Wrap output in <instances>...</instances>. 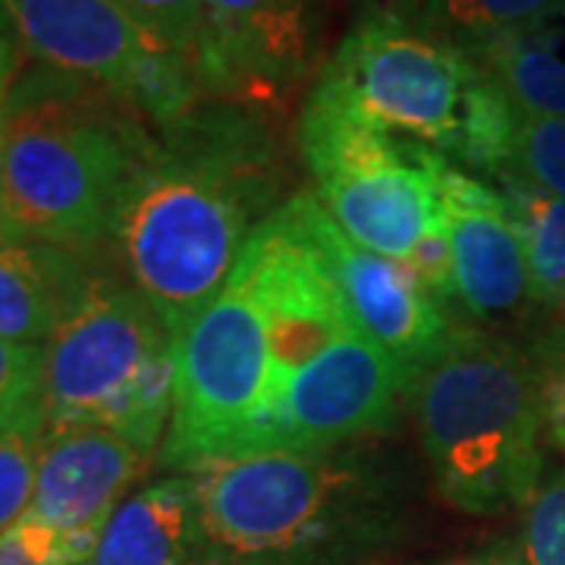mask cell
I'll use <instances>...</instances> for the list:
<instances>
[{
  "mask_svg": "<svg viewBox=\"0 0 565 565\" xmlns=\"http://www.w3.org/2000/svg\"><path fill=\"white\" fill-rule=\"evenodd\" d=\"M452 296L487 323L512 321L534 308L525 245L503 192L449 163L444 180Z\"/></svg>",
  "mask_w": 565,
  "mask_h": 565,
  "instance_id": "12",
  "label": "cell"
},
{
  "mask_svg": "<svg viewBox=\"0 0 565 565\" xmlns=\"http://www.w3.org/2000/svg\"><path fill=\"white\" fill-rule=\"evenodd\" d=\"M173 343L177 337L141 292L104 282L98 296L44 343L47 430L104 427L145 367Z\"/></svg>",
  "mask_w": 565,
  "mask_h": 565,
  "instance_id": "8",
  "label": "cell"
},
{
  "mask_svg": "<svg viewBox=\"0 0 565 565\" xmlns=\"http://www.w3.org/2000/svg\"><path fill=\"white\" fill-rule=\"evenodd\" d=\"M412 377L359 327L343 333L289 381L274 449L323 452L393 422Z\"/></svg>",
  "mask_w": 565,
  "mask_h": 565,
  "instance_id": "11",
  "label": "cell"
},
{
  "mask_svg": "<svg viewBox=\"0 0 565 565\" xmlns=\"http://www.w3.org/2000/svg\"><path fill=\"white\" fill-rule=\"evenodd\" d=\"M559 10L565 0H427V29L468 51Z\"/></svg>",
  "mask_w": 565,
  "mask_h": 565,
  "instance_id": "19",
  "label": "cell"
},
{
  "mask_svg": "<svg viewBox=\"0 0 565 565\" xmlns=\"http://www.w3.org/2000/svg\"><path fill=\"white\" fill-rule=\"evenodd\" d=\"M323 95L377 129L503 177L519 107L471 54L427 25L367 13L315 82Z\"/></svg>",
  "mask_w": 565,
  "mask_h": 565,
  "instance_id": "4",
  "label": "cell"
},
{
  "mask_svg": "<svg viewBox=\"0 0 565 565\" xmlns=\"http://www.w3.org/2000/svg\"><path fill=\"white\" fill-rule=\"evenodd\" d=\"M462 565H525V556L515 553V550H509V546H497V550H487V553H481V556H475V559H468Z\"/></svg>",
  "mask_w": 565,
  "mask_h": 565,
  "instance_id": "27",
  "label": "cell"
},
{
  "mask_svg": "<svg viewBox=\"0 0 565 565\" xmlns=\"http://www.w3.org/2000/svg\"><path fill=\"white\" fill-rule=\"evenodd\" d=\"M299 148L318 202L355 245L412 262L446 230L440 151L371 126L321 88L305 102Z\"/></svg>",
  "mask_w": 565,
  "mask_h": 565,
  "instance_id": "5",
  "label": "cell"
},
{
  "mask_svg": "<svg viewBox=\"0 0 565 565\" xmlns=\"http://www.w3.org/2000/svg\"><path fill=\"white\" fill-rule=\"evenodd\" d=\"M151 452L102 424L44 430L29 515L57 534L102 537L126 493L148 475Z\"/></svg>",
  "mask_w": 565,
  "mask_h": 565,
  "instance_id": "13",
  "label": "cell"
},
{
  "mask_svg": "<svg viewBox=\"0 0 565 565\" xmlns=\"http://www.w3.org/2000/svg\"><path fill=\"white\" fill-rule=\"evenodd\" d=\"M500 192L515 217L519 236L525 245L534 308L553 315L556 323L565 321V199L544 189L500 177Z\"/></svg>",
  "mask_w": 565,
  "mask_h": 565,
  "instance_id": "18",
  "label": "cell"
},
{
  "mask_svg": "<svg viewBox=\"0 0 565 565\" xmlns=\"http://www.w3.org/2000/svg\"><path fill=\"white\" fill-rule=\"evenodd\" d=\"M503 177H519L550 195L565 199V120L519 110Z\"/></svg>",
  "mask_w": 565,
  "mask_h": 565,
  "instance_id": "20",
  "label": "cell"
},
{
  "mask_svg": "<svg viewBox=\"0 0 565 565\" xmlns=\"http://www.w3.org/2000/svg\"><path fill=\"white\" fill-rule=\"evenodd\" d=\"M202 537L189 475L126 497L104 527L92 565H185Z\"/></svg>",
  "mask_w": 565,
  "mask_h": 565,
  "instance_id": "16",
  "label": "cell"
},
{
  "mask_svg": "<svg viewBox=\"0 0 565 565\" xmlns=\"http://www.w3.org/2000/svg\"><path fill=\"white\" fill-rule=\"evenodd\" d=\"M202 537L236 556L296 553L330 531L349 475L323 452L264 449L189 471Z\"/></svg>",
  "mask_w": 565,
  "mask_h": 565,
  "instance_id": "7",
  "label": "cell"
},
{
  "mask_svg": "<svg viewBox=\"0 0 565 565\" xmlns=\"http://www.w3.org/2000/svg\"><path fill=\"white\" fill-rule=\"evenodd\" d=\"M318 54V0H204L192 66L204 98L274 104L311 76Z\"/></svg>",
  "mask_w": 565,
  "mask_h": 565,
  "instance_id": "10",
  "label": "cell"
},
{
  "mask_svg": "<svg viewBox=\"0 0 565 565\" xmlns=\"http://www.w3.org/2000/svg\"><path fill=\"white\" fill-rule=\"evenodd\" d=\"M522 114L565 120V10L468 47Z\"/></svg>",
  "mask_w": 565,
  "mask_h": 565,
  "instance_id": "17",
  "label": "cell"
},
{
  "mask_svg": "<svg viewBox=\"0 0 565 565\" xmlns=\"http://www.w3.org/2000/svg\"><path fill=\"white\" fill-rule=\"evenodd\" d=\"M282 211L321 255L359 330L403 364L415 384L456 330L446 321L444 302L408 262L384 258L352 243L315 192L289 195Z\"/></svg>",
  "mask_w": 565,
  "mask_h": 565,
  "instance_id": "9",
  "label": "cell"
},
{
  "mask_svg": "<svg viewBox=\"0 0 565 565\" xmlns=\"http://www.w3.org/2000/svg\"><path fill=\"white\" fill-rule=\"evenodd\" d=\"M151 129L102 82L20 73L0 122V239L79 258L114 245L126 192L158 148Z\"/></svg>",
  "mask_w": 565,
  "mask_h": 565,
  "instance_id": "2",
  "label": "cell"
},
{
  "mask_svg": "<svg viewBox=\"0 0 565 565\" xmlns=\"http://www.w3.org/2000/svg\"><path fill=\"white\" fill-rule=\"evenodd\" d=\"M0 13L41 66L102 82L117 95L163 47L117 0H0Z\"/></svg>",
  "mask_w": 565,
  "mask_h": 565,
  "instance_id": "14",
  "label": "cell"
},
{
  "mask_svg": "<svg viewBox=\"0 0 565 565\" xmlns=\"http://www.w3.org/2000/svg\"><path fill=\"white\" fill-rule=\"evenodd\" d=\"M252 104L202 102L158 129L151 161L122 202V267L177 337L236 270L245 245L280 211L282 163Z\"/></svg>",
  "mask_w": 565,
  "mask_h": 565,
  "instance_id": "1",
  "label": "cell"
},
{
  "mask_svg": "<svg viewBox=\"0 0 565 565\" xmlns=\"http://www.w3.org/2000/svg\"><path fill=\"white\" fill-rule=\"evenodd\" d=\"M163 47L195 54L204 35V0H117Z\"/></svg>",
  "mask_w": 565,
  "mask_h": 565,
  "instance_id": "24",
  "label": "cell"
},
{
  "mask_svg": "<svg viewBox=\"0 0 565 565\" xmlns=\"http://www.w3.org/2000/svg\"><path fill=\"white\" fill-rule=\"evenodd\" d=\"M531 362L537 371L546 434L559 449H565V321L553 323L534 343Z\"/></svg>",
  "mask_w": 565,
  "mask_h": 565,
  "instance_id": "25",
  "label": "cell"
},
{
  "mask_svg": "<svg viewBox=\"0 0 565 565\" xmlns=\"http://www.w3.org/2000/svg\"><path fill=\"white\" fill-rule=\"evenodd\" d=\"M44 424L0 430V531L17 525L32 505Z\"/></svg>",
  "mask_w": 565,
  "mask_h": 565,
  "instance_id": "22",
  "label": "cell"
},
{
  "mask_svg": "<svg viewBox=\"0 0 565 565\" xmlns=\"http://www.w3.org/2000/svg\"><path fill=\"white\" fill-rule=\"evenodd\" d=\"M44 424V345L0 340V430Z\"/></svg>",
  "mask_w": 565,
  "mask_h": 565,
  "instance_id": "21",
  "label": "cell"
},
{
  "mask_svg": "<svg viewBox=\"0 0 565 565\" xmlns=\"http://www.w3.org/2000/svg\"><path fill=\"white\" fill-rule=\"evenodd\" d=\"M102 286L79 255L0 239V340L44 345Z\"/></svg>",
  "mask_w": 565,
  "mask_h": 565,
  "instance_id": "15",
  "label": "cell"
},
{
  "mask_svg": "<svg viewBox=\"0 0 565 565\" xmlns=\"http://www.w3.org/2000/svg\"><path fill=\"white\" fill-rule=\"evenodd\" d=\"M525 565H565V468L550 475L525 503Z\"/></svg>",
  "mask_w": 565,
  "mask_h": 565,
  "instance_id": "23",
  "label": "cell"
},
{
  "mask_svg": "<svg viewBox=\"0 0 565 565\" xmlns=\"http://www.w3.org/2000/svg\"><path fill=\"white\" fill-rule=\"evenodd\" d=\"M270 396L267 323L239 270L177 333L173 412L161 465L195 471L207 462L262 452Z\"/></svg>",
  "mask_w": 565,
  "mask_h": 565,
  "instance_id": "6",
  "label": "cell"
},
{
  "mask_svg": "<svg viewBox=\"0 0 565 565\" xmlns=\"http://www.w3.org/2000/svg\"><path fill=\"white\" fill-rule=\"evenodd\" d=\"M88 565H92V563H88Z\"/></svg>",
  "mask_w": 565,
  "mask_h": 565,
  "instance_id": "29",
  "label": "cell"
},
{
  "mask_svg": "<svg viewBox=\"0 0 565 565\" xmlns=\"http://www.w3.org/2000/svg\"><path fill=\"white\" fill-rule=\"evenodd\" d=\"M362 3L371 13H396V17H405L415 7V0H362Z\"/></svg>",
  "mask_w": 565,
  "mask_h": 565,
  "instance_id": "28",
  "label": "cell"
},
{
  "mask_svg": "<svg viewBox=\"0 0 565 565\" xmlns=\"http://www.w3.org/2000/svg\"><path fill=\"white\" fill-rule=\"evenodd\" d=\"M0 565H70L63 534L25 512L17 525L0 531Z\"/></svg>",
  "mask_w": 565,
  "mask_h": 565,
  "instance_id": "26",
  "label": "cell"
},
{
  "mask_svg": "<svg viewBox=\"0 0 565 565\" xmlns=\"http://www.w3.org/2000/svg\"><path fill=\"white\" fill-rule=\"evenodd\" d=\"M412 393L424 456L446 503L490 515L531 500L546 430L531 352L478 327L452 330Z\"/></svg>",
  "mask_w": 565,
  "mask_h": 565,
  "instance_id": "3",
  "label": "cell"
}]
</instances>
